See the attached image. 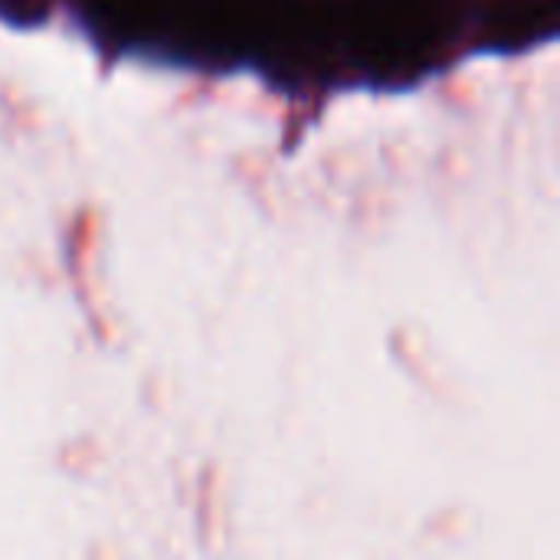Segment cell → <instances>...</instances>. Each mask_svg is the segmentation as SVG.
Masks as SVG:
<instances>
[{
    "label": "cell",
    "mask_w": 560,
    "mask_h": 560,
    "mask_svg": "<svg viewBox=\"0 0 560 560\" xmlns=\"http://www.w3.org/2000/svg\"><path fill=\"white\" fill-rule=\"evenodd\" d=\"M335 20L345 23L351 62L371 82L427 75L446 43L443 0H345Z\"/></svg>",
    "instance_id": "obj_1"
},
{
    "label": "cell",
    "mask_w": 560,
    "mask_h": 560,
    "mask_svg": "<svg viewBox=\"0 0 560 560\" xmlns=\"http://www.w3.org/2000/svg\"><path fill=\"white\" fill-rule=\"evenodd\" d=\"M49 7L52 0H0V16L20 26H33L49 16Z\"/></svg>",
    "instance_id": "obj_2"
},
{
    "label": "cell",
    "mask_w": 560,
    "mask_h": 560,
    "mask_svg": "<svg viewBox=\"0 0 560 560\" xmlns=\"http://www.w3.org/2000/svg\"><path fill=\"white\" fill-rule=\"evenodd\" d=\"M525 3H528V7H532V10H535V13H545V10H538V0H525ZM545 16H548V20H555V16H551V13H545Z\"/></svg>",
    "instance_id": "obj_3"
}]
</instances>
